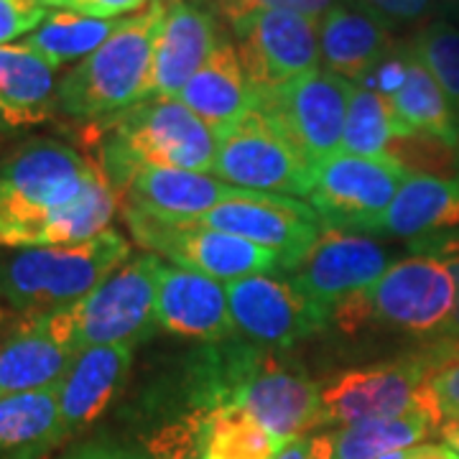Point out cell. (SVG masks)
Masks as SVG:
<instances>
[{"instance_id": "24", "label": "cell", "mask_w": 459, "mask_h": 459, "mask_svg": "<svg viewBox=\"0 0 459 459\" xmlns=\"http://www.w3.org/2000/svg\"><path fill=\"white\" fill-rule=\"evenodd\" d=\"M319 49L329 72L347 82L362 84L391 51V36L383 23L355 8L334 5L319 21Z\"/></svg>"}, {"instance_id": "2", "label": "cell", "mask_w": 459, "mask_h": 459, "mask_svg": "<svg viewBox=\"0 0 459 459\" xmlns=\"http://www.w3.org/2000/svg\"><path fill=\"white\" fill-rule=\"evenodd\" d=\"M174 0H151L56 84V108L82 120H110L151 98L153 54Z\"/></svg>"}, {"instance_id": "32", "label": "cell", "mask_w": 459, "mask_h": 459, "mask_svg": "<svg viewBox=\"0 0 459 459\" xmlns=\"http://www.w3.org/2000/svg\"><path fill=\"white\" fill-rule=\"evenodd\" d=\"M413 56L427 66L459 113V29L446 21L424 26L411 41Z\"/></svg>"}, {"instance_id": "18", "label": "cell", "mask_w": 459, "mask_h": 459, "mask_svg": "<svg viewBox=\"0 0 459 459\" xmlns=\"http://www.w3.org/2000/svg\"><path fill=\"white\" fill-rule=\"evenodd\" d=\"M156 322L169 334L202 342L235 337L228 286L161 261L156 276Z\"/></svg>"}, {"instance_id": "10", "label": "cell", "mask_w": 459, "mask_h": 459, "mask_svg": "<svg viewBox=\"0 0 459 459\" xmlns=\"http://www.w3.org/2000/svg\"><path fill=\"white\" fill-rule=\"evenodd\" d=\"M214 138L217 156L210 174L220 181L253 192L309 199L316 169L258 110Z\"/></svg>"}, {"instance_id": "16", "label": "cell", "mask_w": 459, "mask_h": 459, "mask_svg": "<svg viewBox=\"0 0 459 459\" xmlns=\"http://www.w3.org/2000/svg\"><path fill=\"white\" fill-rule=\"evenodd\" d=\"M77 355L69 307L26 316V322L0 344V395L59 385Z\"/></svg>"}, {"instance_id": "46", "label": "cell", "mask_w": 459, "mask_h": 459, "mask_svg": "<svg viewBox=\"0 0 459 459\" xmlns=\"http://www.w3.org/2000/svg\"><path fill=\"white\" fill-rule=\"evenodd\" d=\"M434 3H442L446 8H452V5H459V0H434Z\"/></svg>"}, {"instance_id": "21", "label": "cell", "mask_w": 459, "mask_h": 459, "mask_svg": "<svg viewBox=\"0 0 459 459\" xmlns=\"http://www.w3.org/2000/svg\"><path fill=\"white\" fill-rule=\"evenodd\" d=\"M258 195L253 189H240L210 174L179 171V169H141L128 184V204L141 212L186 222L214 207Z\"/></svg>"}, {"instance_id": "14", "label": "cell", "mask_w": 459, "mask_h": 459, "mask_svg": "<svg viewBox=\"0 0 459 459\" xmlns=\"http://www.w3.org/2000/svg\"><path fill=\"white\" fill-rule=\"evenodd\" d=\"M388 268L391 258L373 238L325 228L304 261L289 271V281L322 312L332 314L344 299L370 289Z\"/></svg>"}, {"instance_id": "34", "label": "cell", "mask_w": 459, "mask_h": 459, "mask_svg": "<svg viewBox=\"0 0 459 459\" xmlns=\"http://www.w3.org/2000/svg\"><path fill=\"white\" fill-rule=\"evenodd\" d=\"M47 21V5L39 0H0V47H11Z\"/></svg>"}, {"instance_id": "23", "label": "cell", "mask_w": 459, "mask_h": 459, "mask_svg": "<svg viewBox=\"0 0 459 459\" xmlns=\"http://www.w3.org/2000/svg\"><path fill=\"white\" fill-rule=\"evenodd\" d=\"M177 100L214 135L246 120L255 110V92L238 56V47L222 39Z\"/></svg>"}, {"instance_id": "36", "label": "cell", "mask_w": 459, "mask_h": 459, "mask_svg": "<svg viewBox=\"0 0 459 459\" xmlns=\"http://www.w3.org/2000/svg\"><path fill=\"white\" fill-rule=\"evenodd\" d=\"M355 11L376 18L377 23L388 26H406L421 16H427V8L416 5L413 0H352Z\"/></svg>"}, {"instance_id": "47", "label": "cell", "mask_w": 459, "mask_h": 459, "mask_svg": "<svg viewBox=\"0 0 459 459\" xmlns=\"http://www.w3.org/2000/svg\"><path fill=\"white\" fill-rule=\"evenodd\" d=\"M0 296H3V294H0Z\"/></svg>"}, {"instance_id": "43", "label": "cell", "mask_w": 459, "mask_h": 459, "mask_svg": "<svg viewBox=\"0 0 459 459\" xmlns=\"http://www.w3.org/2000/svg\"><path fill=\"white\" fill-rule=\"evenodd\" d=\"M439 431H442L444 444L459 455V421H446V424H442Z\"/></svg>"}, {"instance_id": "13", "label": "cell", "mask_w": 459, "mask_h": 459, "mask_svg": "<svg viewBox=\"0 0 459 459\" xmlns=\"http://www.w3.org/2000/svg\"><path fill=\"white\" fill-rule=\"evenodd\" d=\"M192 222L228 235H238L247 243L273 250L281 258L279 271L286 273L304 261V255L312 250L325 230L312 204H304L286 195H268V192L225 202Z\"/></svg>"}, {"instance_id": "6", "label": "cell", "mask_w": 459, "mask_h": 459, "mask_svg": "<svg viewBox=\"0 0 459 459\" xmlns=\"http://www.w3.org/2000/svg\"><path fill=\"white\" fill-rule=\"evenodd\" d=\"M439 368L437 355L427 347L416 355L344 370L322 385V427H350L365 419L424 411L442 429V416L427 388Z\"/></svg>"}, {"instance_id": "39", "label": "cell", "mask_w": 459, "mask_h": 459, "mask_svg": "<svg viewBox=\"0 0 459 459\" xmlns=\"http://www.w3.org/2000/svg\"><path fill=\"white\" fill-rule=\"evenodd\" d=\"M59 459H153L148 452H138L131 446L115 442H87L74 446Z\"/></svg>"}, {"instance_id": "31", "label": "cell", "mask_w": 459, "mask_h": 459, "mask_svg": "<svg viewBox=\"0 0 459 459\" xmlns=\"http://www.w3.org/2000/svg\"><path fill=\"white\" fill-rule=\"evenodd\" d=\"M395 138L391 102L368 87L355 84L344 120L342 151L352 156H385Z\"/></svg>"}, {"instance_id": "17", "label": "cell", "mask_w": 459, "mask_h": 459, "mask_svg": "<svg viewBox=\"0 0 459 459\" xmlns=\"http://www.w3.org/2000/svg\"><path fill=\"white\" fill-rule=\"evenodd\" d=\"M232 409L253 416L281 446L322 429V385L265 355Z\"/></svg>"}, {"instance_id": "9", "label": "cell", "mask_w": 459, "mask_h": 459, "mask_svg": "<svg viewBox=\"0 0 459 459\" xmlns=\"http://www.w3.org/2000/svg\"><path fill=\"white\" fill-rule=\"evenodd\" d=\"M161 258L135 255L100 283L80 304L69 307L74 342L82 352L100 344H141L159 327L156 276Z\"/></svg>"}, {"instance_id": "15", "label": "cell", "mask_w": 459, "mask_h": 459, "mask_svg": "<svg viewBox=\"0 0 459 459\" xmlns=\"http://www.w3.org/2000/svg\"><path fill=\"white\" fill-rule=\"evenodd\" d=\"M232 322L250 342L289 347L316 334L329 325L312 299L301 294L291 281L263 273L228 283Z\"/></svg>"}, {"instance_id": "1", "label": "cell", "mask_w": 459, "mask_h": 459, "mask_svg": "<svg viewBox=\"0 0 459 459\" xmlns=\"http://www.w3.org/2000/svg\"><path fill=\"white\" fill-rule=\"evenodd\" d=\"M117 195L74 148L36 138L0 166V247L77 246L110 230Z\"/></svg>"}, {"instance_id": "29", "label": "cell", "mask_w": 459, "mask_h": 459, "mask_svg": "<svg viewBox=\"0 0 459 459\" xmlns=\"http://www.w3.org/2000/svg\"><path fill=\"white\" fill-rule=\"evenodd\" d=\"M120 26V21H105L92 18L74 11H56L47 16V21L23 41L31 51H36L51 69L82 62L92 51H98L113 31Z\"/></svg>"}, {"instance_id": "7", "label": "cell", "mask_w": 459, "mask_h": 459, "mask_svg": "<svg viewBox=\"0 0 459 459\" xmlns=\"http://www.w3.org/2000/svg\"><path fill=\"white\" fill-rule=\"evenodd\" d=\"M126 222L131 228V235L148 253H159L174 265L195 271L214 281L247 279V276H263L271 271H279L281 258L273 250L247 243L238 235H228L220 230L202 228L197 222H174L161 220L153 214L141 212L135 207H126Z\"/></svg>"}, {"instance_id": "27", "label": "cell", "mask_w": 459, "mask_h": 459, "mask_svg": "<svg viewBox=\"0 0 459 459\" xmlns=\"http://www.w3.org/2000/svg\"><path fill=\"white\" fill-rule=\"evenodd\" d=\"M56 110V84L51 69L26 44L3 47L0 113L16 128L49 120Z\"/></svg>"}, {"instance_id": "22", "label": "cell", "mask_w": 459, "mask_h": 459, "mask_svg": "<svg viewBox=\"0 0 459 459\" xmlns=\"http://www.w3.org/2000/svg\"><path fill=\"white\" fill-rule=\"evenodd\" d=\"M459 228V174L427 177L413 174L385 212L362 225L355 235L419 240Z\"/></svg>"}, {"instance_id": "42", "label": "cell", "mask_w": 459, "mask_h": 459, "mask_svg": "<svg viewBox=\"0 0 459 459\" xmlns=\"http://www.w3.org/2000/svg\"><path fill=\"white\" fill-rule=\"evenodd\" d=\"M403 459H459V455L446 444H419L406 449Z\"/></svg>"}, {"instance_id": "45", "label": "cell", "mask_w": 459, "mask_h": 459, "mask_svg": "<svg viewBox=\"0 0 459 459\" xmlns=\"http://www.w3.org/2000/svg\"><path fill=\"white\" fill-rule=\"evenodd\" d=\"M413 3H416V5H421V8H431V5H434V0H413Z\"/></svg>"}, {"instance_id": "25", "label": "cell", "mask_w": 459, "mask_h": 459, "mask_svg": "<svg viewBox=\"0 0 459 459\" xmlns=\"http://www.w3.org/2000/svg\"><path fill=\"white\" fill-rule=\"evenodd\" d=\"M65 439L59 385L0 395V459H44Z\"/></svg>"}, {"instance_id": "26", "label": "cell", "mask_w": 459, "mask_h": 459, "mask_svg": "<svg viewBox=\"0 0 459 459\" xmlns=\"http://www.w3.org/2000/svg\"><path fill=\"white\" fill-rule=\"evenodd\" d=\"M388 102L394 110L395 138L429 135L459 151V113L439 82L431 77V72L413 56L411 49L406 80Z\"/></svg>"}, {"instance_id": "3", "label": "cell", "mask_w": 459, "mask_h": 459, "mask_svg": "<svg viewBox=\"0 0 459 459\" xmlns=\"http://www.w3.org/2000/svg\"><path fill=\"white\" fill-rule=\"evenodd\" d=\"M214 133L177 98H148L110 117L100 146L102 171L115 189H128L141 169L212 171Z\"/></svg>"}, {"instance_id": "37", "label": "cell", "mask_w": 459, "mask_h": 459, "mask_svg": "<svg viewBox=\"0 0 459 459\" xmlns=\"http://www.w3.org/2000/svg\"><path fill=\"white\" fill-rule=\"evenodd\" d=\"M39 3H41V5L62 8V11L84 13V16L115 21L117 16L131 13V11L141 8L143 3H151V0H39Z\"/></svg>"}, {"instance_id": "19", "label": "cell", "mask_w": 459, "mask_h": 459, "mask_svg": "<svg viewBox=\"0 0 459 459\" xmlns=\"http://www.w3.org/2000/svg\"><path fill=\"white\" fill-rule=\"evenodd\" d=\"M214 13L202 0H174L153 54L151 98H179L220 44Z\"/></svg>"}, {"instance_id": "11", "label": "cell", "mask_w": 459, "mask_h": 459, "mask_svg": "<svg viewBox=\"0 0 459 459\" xmlns=\"http://www.w3.org/2000/svg\"><path fill=\"white\" fill-rule=\"evenodd\" d=\"M406 166L385 156H337L316 166L309 204L327 230L358 232L391 207L401 186L411 179Z\"/></svg>"}, {"instance_id": "12", "label": "cell", "mask_w": 459, "mask_h": 459, "mask_svg": "<svg viewBox=\"0 0 459 459\" xmlns=\"http://www.w3.org/2000/svg\"><path fill=\"white\" fill-rule=\"evenodd\" d=\"M238 56L255 98L319 69V21L291 11H258L232 23Z\"/></svg>"}, {"instance_id": "40", "label": "cell", "mask_w": 459, "mask_h": 459, "mask_svg": "<svg viewBox=\"0 0 459 459\" xmlns=\"http://www.w3.org/2000/svg\"><path fill=\"white\" fill-rule=\"evenodd\" d=\"M334 457V434H309L291 442L279 459H332Z\"/></svg>"}, {"instance_id": "5", "label": "cell", "mask_w": 459, "mask_h": 459, "mask_svg": "<svg viewBox=\"0 0 459 459\" xmlns=\"http://www.w3.org/2000/svg\"><path fill=\"white\" fill-rule=\"evenodd\" d=\"M455 304L457 283L449 265L431 255H411L406 261L391 263L370 289L337 304L329 322L344 332L383 325L431 344L442 340L452 325Z\"/></svg>"}, {"instance_id": "4", "label": "cell", "mask_w": 459, "mask_h": 459, "mask_svg": "<svg viewBox=\"0 0 459 459\" xmlns=\"http://www.w3.org/2000/svg\"><path fill=\"white\" fill-rule=\"evenodd\" d=\"M128 240L105 230L77 246L18 247L0 255V294L26 316L80 304L128 261Z\"/></svg>"}, {"instance_id": "38", "label": "cell", "mask_w": 459, "mask_h": 459, "mask_svg": "<svg viewBox=\"0 0 459 459\" xmlns=\"http://www.w3.org/2000/svg\"><path fill=\"white\" fill-rule=\"evenodd\" d=\"M439 261H444L449 265L452 276H455V283H457V304H455V316H452V325L446 327V332L442 334V340L429 344V350L437 355L439 365H446V362L457 360L459 358V250H446L439 255Z\"/></svg>"}, {"instance_id": "8", "label": "cell", "mask_w": 459, "mask_h": 459, "mask_svg": "<svg viewBox=\"0 0 459 459\" xmlns=\"http://www.w3.org/2000/svg\"><path fill=\"white\" fill-rule=\"evenodd\" d=\"M355 84L329 69L255 98V110L316 169L342 151L344 120Z\"/></svg>"}, {"instance_id": "33", "label": "cell", "mask_w": 459, "mask_h": 459, "mask_svg": "<svg viewBox=\"0 0 459 459\" xmlns=\"http://www.w3.org/2000/svg\"><path fill=\"white\" fill-rule=\"evenodd\" d=\"M202 3H207V0H202ZM210 5L217 8L230 23H235V21L250 16V13H258V11H291L299 16L322 21L337 3L334 0H210Z\"/></svg>"}, {"instance_id": "44", "label": "cell", "mask_w": 459, "mask_h": 459, "mask_svg": "<svg viewBox=\"0 0 459 459\" xmlns=\"http://www.w3.org/2000/svg\"><path fill=\"white\" fill-rule=\"evenodd\" d=\"M11 131H13V126L5 120V115L0 113V135H5V133H11Z\"/></svg>"}, {"instance_id": "35", "label": "cell", "mask_w": 459, "mask_h": 459, "mask_svg": "<svg viewBox=\"0 0 459 459\" xmlns=\"http://www.w3.org/2000/svg\"><path fill=\"white\" fill-rule=\"evenodd\" d=\"M429 395L442 416V424L459 421V358L434 370L427 383Z\"/></svg>"}, {"instance_id": "28", "label": "cell", "mask_w": 459, "mask_h": 459, "mask_svg": "<svg viewBox=\"0 0 459 459\" xmlns=\"http://www.w3.org/2000/svg\"><path fill=\"white\" fill-rule=\"evenodd\" d=\"M434 429H439V424L424 411L388 419H365L334 434L332 459H380L419 446Z\"/></svg>"}, {"instance_id": "41", "label": "cell", "mask_w": 459, "mask_h": 459, "mask_svg": "<svg viewBox=\"0 0 459 459\" xmlns=\"http://www.w3.org/2000/svg\"><path fill=\"white\" fill-rule=\"evenodd\" d=\"M411 250L413 255H431V258H439L446 250H459V228L411 240Z\"/></svg>"}, {"instance_id": "30", "label": "cell", "mask_w": 459, "mask_h": 459, "mask_svg": "<svg viewBox=\"0 0 459 459\" xmlns=\"http://www.w3.org/2000/svg\"><path fill=\"white\" fill-rule=\"evenodd\" d=\"M283 449L246 411L220 409L210 416L202 459H279Z\"/></svg>"}, {"instance_id": "20", "label": "cell", "mask_w": 459, "mask_h": 459, "mask_svg": "<svg viewBox=\"0 0 459 459\" xmlns=\"http://www.w3.org/2000/svg\"><path fill=\"white\" fill-rule=\"evenodd\" d=\"M133 352V344H100L77 355L65 380L59 383L65 437H74L92 427L110 409L131 373Z\"/></svg>"}]
</instances>
